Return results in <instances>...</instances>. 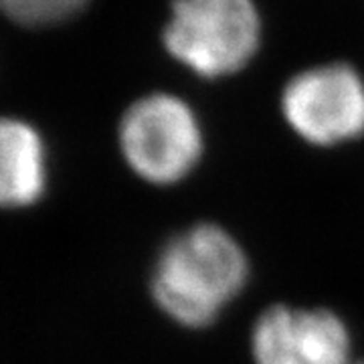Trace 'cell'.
Listing matches in <instances>:
<instances>
[{"label":"cell","instance_id":"cell-7","mask_svg":"<svg viewBox=\"0 0 364 364\" xmlns=\"http://www.w3.org/2000/svg\"><path fill=\"white\" fill-rule=\"evenodd\" d=\"M87 0H0V13L25 26L57 25L81 11Z\"/></svg>","mask_w":364,"mask_h":364},{"label":"cell","instance_id":"cell-4","mask_svg":"<svg viewBox=\"0 0 364 364\" xmlns=\"http://www.w3.org/2000/svg\"><path fill=\"white\" fill-rule=\"evenodd\" d=\"M284 114L308 142L334 146L364 132V83L348 65L304 71L287 83Z\"/></svg>","mask_w":364,"mask_h":364},{"label":"cell","instance_id":"cell-8","mask_svg":"<svg viewBox=\"0 0 364 364\" xmlns=\"http://www.w3.org/2000/svg\"><path fill=\"white\" fill-rule=\"evenodd\" d=\"M356 364H364V363H356Z\"/></svg>","mask_w":364,"mask_h":364},{"label":"cell","instance_id":"cell-5","mask_svg":"<svg viewBox=\"0 0 364 364\" xmlns=\"http://www.w3.org/2000/svg\"><path fill=\"white\" fill-rule=\"evenodd\" d=\"M255 364H352L350 334L336 314L275 306L251 336Z\"/></svg>","mask_w":364,"mask_h":364},{"label":"cell","instance_id":"cell-2","mask_svg":"<svg viewBox=\"0 0 364 364\" xmlns=\"http://www.w3.org/2000/svg\"><path fill=\"white\" fill-rule=\"evenodd\" d=\"M164 45L198 75H229L255 55L259 16L251 0H174Z\"/></svg>","mask_w":364,"mask_h":364},{"label":"cell","instance_id":"cell-6","mask_svg":"<svg viewBox=\"0 0 364 364\" xmlns=\"http://www.w3.org/2000/svg\"><path fill=\"white\" fill-rule=\"evenodd\" d=\"M47 186V150L25 119L0 117V208L31 207Z\"/></svg>","mask_w":364,"mask_h":364},{"label":"cell","instance_id":"cell-1","mask_svg":"<svg viewBox=\"0 0 364 364\" xmlns=\"http://www.w3.org/2000/svg\"><path fill=\"white\" fill-rule=\"evenodd\" d=\"M247 282V259L217 225H196L162 249L152 273V294L162 312L188 328L217 320Z\"/></svg>","mask_w":364,"mask_h":364},{"label":"cell","instance_id":"cell-3","mask_svg":"<svg viewBox=\"0 0 364 364\" xmlns=\"http://www.w3.org/2000/svg\"><path fill=\"white\" fill-rule=\"evenodd\" d=\"M119 146L130 168L144 181L172 184L200 158L203 136L191 107L166 93L132 105L119 124Z\"/></svg>","mask_w":364,"mask_h":364}]
</instances>
